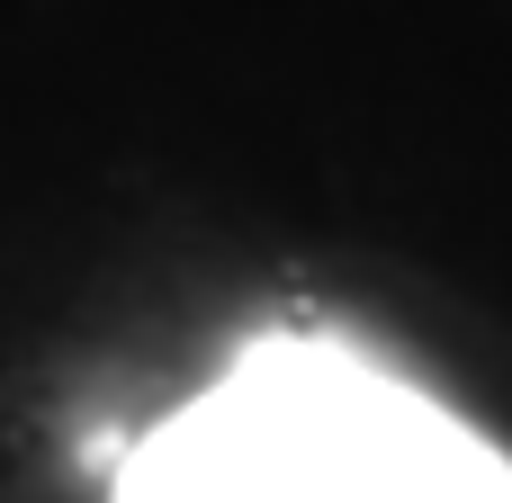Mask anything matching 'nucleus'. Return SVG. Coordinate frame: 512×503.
<instances>
[{
  "instance_id": "1",
  "label": "nucleus",
  "mask_w": 512,
  "mask_h": 503,
  "mask_svg": "<svg viewBox=\"0 0 512 503\" xmlns=\"http://www.w3.org/2000/svg\"><path fill=\"white\" fill-rule=\"evenodd\" d=\"M117 503H512V459L351 351H252L180 405Z\"/></svg>"
}]
</instances>
